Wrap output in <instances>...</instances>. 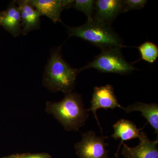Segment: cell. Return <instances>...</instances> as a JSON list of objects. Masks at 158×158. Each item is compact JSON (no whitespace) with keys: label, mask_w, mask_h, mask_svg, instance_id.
Returning a JSON list of instances; mask_svg holds the SVG:
<instances>
[{"label":"cell","mask_w":158,"mask_h":158,"mask_svg":"<svg viewBox=\"0 0 158 158\" xmlns=\"http://www.w3.org/2000/svg\"><path fill=\"white\" fill-rule=\"evenodd\" d=\"M46 111L52 115L67 131H78L89 117L81 97L72 92L66 93L59 102H47Z\"/></svg>","instance_id":"obj_1"},{"label":"cell","mask_w":158,"mask_h":158,"mask_svg":"<svg viewBox=\"0 0 158 158\" xmlns=\"http://www.w3.org/2000/svg\"><path fill=\"white\" fill-rule=\"evenodd\" d=\"M69 37L81 38L102 50L112 48H122L123 41L111 27L96 21L93 19H87L83 25L77 27H67Z\"/></svg>","instance_id":"obj_2"},{"label":"cell","mask_w":158,"mask_h":158,"mask_svg":"<svg viewBox=\"0 0 158 158\" xmlns=\"http://www.w3.org/2000/svg\"><path fill=\"white\" fill-rule=\"evenodd\" d=\"M60 49L54 51L46 67L43 85L53 92H72L74 87L78 69L71 67L61 55Z\"/></svg>","instance_id":"obj_3"},{"label":"cell","mask_w":158,"mask_h":158,"mask_svg":"<svg viewBox=\"0 0 158 158\" xmlns=\"http://www.w3.org/2000/svg\"><path fill=\"white\" fill-rule=\"evenodd\" d=\"M121 49L116 47L102 50L101 53L94 57L92 62L78 69V73L92 68L104 73L127 74L136 70L132 64L125 59Z\"/></svg>","instance_id":"obj_4"},{"label":"cell","mask_w":158,"mask_h":158,"mask_svg":"<svg viewBox=\"0 0 158 158\" xmlns=\"http://www.w3.org/2000/svg\"><path fill=\"white\" fill-rule=\"evenodd\" d=\"M108 138L98 136L93 131L84 133L81 141L75 145L77 154L80 158H110L106 148L109 144L105 141Z\"/></svg>","instance_id":"obj_5"},{"label":"cell","mask_w":158,"mask_h":158,"mask_svg":"<svg viewBox=\"0 0 158 158\" xmlns=\"http://www.w3.org/2000/svg\"><path fill=\"white\" fill-rule=\"evenodd\" d=\"M91 106L88 109L89 112H92L96 119L102 133V132L101 126L97 115V111L100 109H114L118 108L123 109L118 103L114 92V89L111 85H107L101 87H95L91 99Z\"/></svg>","instance_id":"obj_6"},{"label":"cell","mask_w":158,"mask_h":158,"mask_svg":"<svg viewBox=\"0 0 158 158\" xmlns=\"http://www.w3.org/2000/svg\"><path fill=\"white\" fill-rule=\"evenodd\" d=\"M139 144L130 147L123 143L121 154L124 158H158V139L151 141L146 133L141 131Z\"/></svg>","instance_id":"obj_7"},{"label":"cell","mask_w":158,"mask_h":158,"mask_svg":"<svg viewBox=\"0 0 158 158\" xmlns=\"http://www.w3.org/2000/svg\"><path fill=\"white\" fill-rule=\"evenodd\" d=\"M123 11L122 0H97L95 1L93 19L99 22L111 25Z\"/></svg>","instance_id":"obj_8"},{"label":"cell","mask_w":158,"mask_h":158,"mask_svg":"<svg viewBox=\"0 0 158 158\" xmlns=\"http://www.w3.org/2000/svg\"><path fill=\"white\" fill-rule=\"evenodd\" d=\"M21 18L22 34L26 35L30 31L39 28L41 15L29 4L28 0L15 1Z\"/></svg>","instance_id":"obj_9"},{"label":"cell","mask_w":158,"mask_h":158,"mask_svg":"<svg viewBox=\"0 0 158 158\" xmlns=\"http://www.w3.org/2000/svg\"><path fill=\"white\" fill-rule=\"evenodd\" d=\"M28 2L41 16H47L55 23L61 22V12L65 9L62 0H28Z\"/></svg>","instance_id":"obj_10"},{"label":"cell","mask_w":158,"mask_h":158,"mask_svg":"<svg viewBox=\"0 0 158 158\" xmlns=\"http://www.w3.org/2000/svg\"><path fill=\"white\" fill-rule=\"evenodd\" d=\"M113 127L114 132L111 136V138L115 140H121L116 154V157H118V153L124 141L139 138L141 129H138L132 121L125 119H121L116 122L113 125Z\"/></svg>","instance_id":"obj_11"},{"label":"cell","mask_w":158,"mask_h":158,"mask_svg":"<svg viewBox=\"0 0 158 158\" xmlns=\"http://www.w3.org/2000/svg\"><path fill=\"white\" fill-rule=\"evenodd\" d=\"M123 110L127 113L134 111H139L142 116L147 119L155 132L158 134V105L156 103H144L140 102H136L132 104L129 105L126 107H123Z\"/></svg>","instance_id":"obj_12"},{"label":"cell","mask_w":158,"mask_h":158,"mask_svg":"<svg viewBox=\"0 0 158 158\" xmlns=\"http://www.w3.org/2000/svg\"><path fill=\"white\" fill-rule=\"evenodd\" d=\"M15 2H12L8 9L3 13L1 25L15 37L22 32L20 13Z\"/></svg>","instance_id":"obj_13"},{"label":"cell","mask_w":158,"mask_h":158,"mask_svg":"<svg viewBox=\"0 0 158 158\" xmlns=\"http://www.w3.org/2000/svg\"><path fill=\"white\" fill-rule=\"evenodd\" d=\"M141 54V60L149 63L155 62L158 57V47L154 43L146 41L137 48Z\"/></svg>","instance_id":"obj_14"},{"label":"cell","mask_w":158,"mask_h":158,"mask_svg":"<svg viewBox=\"0 0 158 158\" xmlns=\"http://www.w3.org/2000/svg\"><path fill=\"white\" fill-rule=\"evenodd\" d=\"M95 1L94 0H76L73 6L75 9L84 13L88 19L93 18Z\"/></svg>","instance_id":"obj_15"},{"label":"cell","mask_w":158,"mask_h":158,"mask_svg":"<svg viewBox=\"0 0 158 158\" xmlns=\"http://www.w3.org/2000/svg\"><path fill=\"white\" fill-rule=\"evenodd\" d=\"M147 2L146 0H125L123 1V12L142 9Z\"/></svg>","instance_id":"obj_16"},{"label":"cell","mask_w":158,"mask_h":158,"mask_svg":"<svg viewBox=\"0 0 158 158\" xmlns=\"http://www.w3.org/2000/svg\"><path fill=\"white\" fill-rule=\"evenodd\" d=\"M16 158H50L48 155L44 154H40L23 155L16 156Z\"/></svg>","instance_id":"obj_17"},{"label":"cell","mask_w":158,"mask_h":158,"mask_svg":"<svg viewBox=\"0 0 158 158\" xmlns=\"http://www.w3.org/2000/svg\"><path fill=\"white\" fill-rule=\"evenodd\" d=\"M3 17V13H1L0 12V26L2 24V19Z\"/></svg>","instance_id":"obj_18"},{"label":"cell","mask_w":158,"mask_h":158,"mask_svg":"<svg viewBox=\"0 0 158 158\" xmlns=\"http://www.w3.org/2000/svg\"><path fill=\"white\" fill-rule=\"evenodd\" d=\"M4 158H16V156H12L8 157H6Z\"/></svg>","instance_id":"obj_19"}]
</instances>
